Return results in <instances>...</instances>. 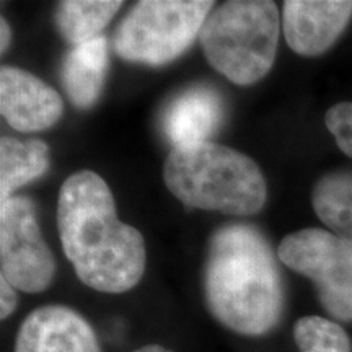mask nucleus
I'll list each match as a JSON object with an SVG mask.
<instances>
[{
    "label": "nucleus",
    "instance_id": "f257e3e1",
    "mask_svg": "<svg viewBox=\"0 0 352 352\" xmlns=\"http://www.w3.org/2000/svg\"><path fill=\"white\" fill-rule=\"evenodd\" d=\"M57 228L78 279L103 294H122L142 279L147 250L142 233L121 222L111 189L94 171L65 179L57 197Z\"/></svg>",
    "mask_w": 352,
    "mask_h": 352
},
{
    "label": "nucleus",
    "instance_id": "f03ea898",
    "mask_svg": "<svg viewBox=\"0 0 352 352\" xmlns=\"http://www.w3.org/2000/svg\"><path fill=\"white\" fill-rule=\"evenodd\" d=\"M202 287L214 318L243 336L272 331L283 316V276L271 245L253 226L228 223L214 232Z\"/></svg>",
    "mask_w": 352,
    "mask_h": 352
},
{
    "label": "nucleus",
    "instance_id": "7ed1b4c3",
    "mask_svg": "<svg viewBox=\"0 0 352 352\" xmlns=\"http://www.w3.org/2000/svg\"><path fill=\"white\" fill-rule=\"evenodd\" d=\"M164 182L184 206L227 215H254L266 204L259 166L235 148L215 142L175 147L164 165Z\"/></svg>",
    "mask_w": 352,
    "mask_h": 352
},
{
    "label": "nucleus",
    "instance_id": "20e7f679",
    "mask_svg": "<svg viewBox=\"0 0 352 352\" xmlns=\"http://www.w3.org/2000/svg\"><path fill=\"white\" fill-rule=\"evenodd\" d=\"M279 8L270 0H230L214 7L201 30L206 59L235 85L267 76L279 43Z\"/></svg>",
    "mask_w": 352,
    "mask_h": 352
},
{
    "label": "nucleus",
    "instance_id": "39448f33",
    "mask_svg": "<svg viewBox=\"0 0 352 352\" xmlns=\"http://www.w3.org/2000/svg\"><path fill=\"white\" fill-rule=\"evenodd\" d=\"M210 0H142L113 34V50L134 64L164 65L195 43L212 12Z\"/></svg>",
    "mask_w": 352,
    "mask_h": 352
},
{
    "label": "nucleus",
    "instance_id": "423d86ee",
    "mask_svg": "<svg viewBox=\"0 0 352 352\" xmlns=\"http://www.w3.org/2000/svg\"><path fill=\"white\" fill-rule=\"evenodd\" d=\"M277 254L314 283L329 316L352 321V241L323 228H303L285 236Z\"/></svg>",
    "mask_w": 352,
    "mask_h": 352
},
{
    "label": "nucleus",
    "instance_id": "0eeeda50",
    "mask_svg": "<svg viewBox=\"0 0 352 352\" xmlns=\"http://www.w3.org/2000/svg\"><path fill=\"white\" fill-rule=\"evenodd\" d=\"M0 271L7 283L26 294L43 292L54 279L56 259L30 197L12 196L0 204Z\"/></svg>",
    "mask_w": 352,
    "mask_h": 352
},
{
    "label": "nucleus",
    "instance_id": "6e6552de",
    "mask_svg": "<svg viewBox=\"0 0 352 352\" xmlns=\"http://www.w3.org/2000/svg\"><path fill=\"white\" fill-rule=\"evenodd\" d=\"M352 16L347 0H285L283 32L290 50L315 57L327 52L341 36Z\"/></svg>",
    "mask_w": 352,
    "mask_h": 352
},
{
    "label": "nucleus",
    "instance_id": "1a4fd4ad",
    "mask_svg": "<svg viewBox=\"0 0 352 352\" xmlns=\"http://www.w3.org/2000/svg\"><path fill=\"white\" fill-rule=\"evenodd\" d=\"M0 113L15 131L38 132L59 122L64 103L54 88L33 74L16 67H2Z\"/></svg>",
    "mask_w": 352,
    "mask_h": 352
},
{
    "label": "nucleus",
    "instance_id": "9d476101",
    "mask_svg": "<svg viewBox=\"0 0 352 352\" xmlns=\"http://www.w3.org/2000/svg\"><path fill=\"white\" fill-rule=\"evenodd\" d=\"M15 352H101L90 323L72 308L46 305L20 324Z\"/></svg>",
    "mask_w": 352,
    "mask_h": 352
},
{
    "label": "nucleus",
    "instance_id": "9b49d317",
    "mask_svg": "<svg viewBox=\"0 0 352 352\" xmlns=\"http://www.w3.org/2000/svg\"><path fill=\"white\" fill-rule=\"evenodd\" d=\"M223 118V103L210 87L196 85L182 91L170 101L162 127L175 147L209 142Z\"/></svg>",
    "mask_w": 352,
    "mask_h": 352
},
{
    "label": "nucleus",
    "instance_id": "f8f14e48",
    "mask_svg": "<svg viewBox=\"0 0 352 352\" xmlns=\"http://www.w3.org/2000/svg\"><path fill=\"white\" fill-rule=\"evenodd\" d=\"M108 67V41L104 36L74 46L65 54L60 64V82L74 107H94L103 91Z\"/></svg>",
    "mask_w": 352,
    "mask_h": 352
},
{
    "label": "nucleus",
    "instance_id": "ddd939ff",
    "mask_svg": "<svg viewBox=\"0 0 352 352\" xmlns=\"http://www.w3.org/2000/svg\"><path fill=\"white\" fill-rule=\"evenodd\" d=\"M50 170V148L43 140H0V201L6 202L13 191L41 178Z\"/></svg>",
    "mask_w": 352,
    "mask_h": 352
},
{
    "label": "nucleus",
    "instance_id": "4468645a",
    "mask_svg": "<svg viewBox=\"0 0 352 352\" xmlns=\"http://www.w3.org/2000/svg\"><path fill=\"white\" fill-rule=\"evenodd\" d=\"M122 2L116 0H65L56 8L57 32L72 46L98 38V33L121 10Z\"/></svg>",
    "mask_w": 352,
    "mask_h": 352
},
{
    "label": "nucleus",
    "instance_id": "2eb2a0df",
    "mask_svg": "<svg viewBox=\"0 0 352 352\" xmlns=\"http://www.w3.org/2000/svg\"><path fill=\"white\" fill-rule=\"evenodd\" d=\"M311 204L334 235L352 241V170L321 176L311 192Z\"/></svg>",
    "mask_w": 352,
    "mask_h": 352
},
{
    "label": "nucleus",
    "instance_id": "dca6fc26",
    "mask_svg": "<svg viewBox=\"0 0 352 352\" xmlns=\"http://www.w3.org/2000/svg\"><path fill=\"white\" fill-rule=\"evenodd\" d=\"M294 341L300 352H351V340L336 321L303 316L294 327Z\"/></svg>",
    "mask_w": 352,
    "mask_h": 352
},
{
    "label": "nucleus",
    "instance_id": "f3484780",
    "mask_svg": "<svg viewBox=\"0 0 352 352\" xmlns=\"http://www.w3.org/2000/svg\"><path fill=\"white\" fill-rule=\"evenodd\" d=\"M324 124L336 140L338 147L352 158V103L342 101L331 107L324 116Z\"/></svg>",
    "mask_w": 352,
    "mask_h": 352
},
{
    "label": "nucleus",
    "instance_id": "a211bd4d",
    "mask_svg": "<svg viewBox=\"0 0 352 352\" xmlns=\"http://www.w3.org/2000/svg\"><path fill=\"white\" fill-rule=\"evenodd\" d=\"M16 303H19L16 289L3 277H0V318L6 320L7 316H10L15 311Z\"/></svg>",
    "mask_w": 352,
    "mask_h": 352
},
{
    "label": "nucleus",
    "instance_id": "6ab92c4d",
    "mask_svg": "<svg viewBox=\"0 0 352 352\" xmlns=\"http://www.w3.org/2000/svg\"><path fill=\"white\" fill-rule=\"evenodd\" d=\"M0 36H2V41H0V51H2V54L8 50V46H10V38H12V32H10V26H8L7 20L2 19L0 21Z\"/></svg>",
    "mask_w": 352,
    "mask_h": 352
},
{
    "label": "nucleus",
    "instance_id": "aec40b11",
    "mask_svg": "<svg viewBox=\"0 0 352 352\" xmlns=\"http://www.w3.org/2000/svg\"><path fill=\"white\" fill-rule=\"evenodd\" d=\"M134 352H173V351L166 349V347L160 346V344H148V346L140 347V349L134 351Z\"/></svg>",
    "mask_w": 352,
    "mask_h": 352
}]
</instances>
